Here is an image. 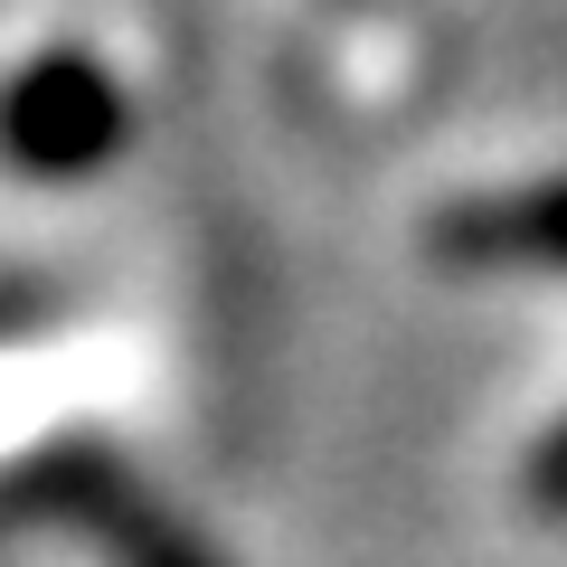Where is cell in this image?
<instances>
[{"mask_svg":"<svg viewBox=\"0 0 567 567\" xmlns=\"http://www.w3.org/2000/svg\"><path fill=\"white\" fill-rule=\"evenodd\" d=\"M435 246H445L454 265H539V275H567V189L464 208V218L435 227Z\"/></svg>","mask_w":567,"mask_h":567,"instance_id":"6da1fadb","label":"cell"},{"mask_svg":"<svg viewBox=\"0 0 567 567\" xmlns=\"http://www.w3.org/2000/svg\"><path fill=\"white\" fill-rule=\"evenodd\" d=\"M104 142H114V95L76 58L20 85V152H39V162H95Z\"/></svg>","mask_w":567,"mask_h":567,"instance_id":"7a4b0ae2","label":"cell"},{"mask_svg":"<svg viewBox=\"0 0 567 567\" xmlns=\"http://www.w3.org/2000/svg\"><path fill=\"white\" fill-rule=\"evenodd\" d=\"M529 511H548V520H567V425L548 435L539 454H529Z\"/></svg>","mask_w":567,"mask_h":567,"instance_id":"3957f363","label":"cell"}]
</instances>
